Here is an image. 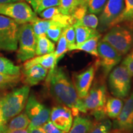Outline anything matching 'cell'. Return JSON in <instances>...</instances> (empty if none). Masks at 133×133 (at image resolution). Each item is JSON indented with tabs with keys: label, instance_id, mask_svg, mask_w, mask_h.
<instances>
[{
	"label": "cell",
	"instance_id": "cell-15",
	"mask_svg": "<svg viewBox=\"0 0 133 133\" xmlns=\"http://www.w3.org/2000/svg\"><path fill=\"white\" fill-rule=\"evenodd\" d=\"M23 74L26 85L34 86L45 79L48 75V70L40 65H35L23 70Z\"/></svg>",
	"mask_w": 133,
	"mask_h": 133
},
{
	"label": "cell",
	"instance_id": "cell-37",
	"mask_svg": "<svg viewBox=\"0 0 133 133\" xmlns=\"http://www.w3.org/2000/svg\"><path fill=\"white\" fill-rule=\"evenodd\" d=\"M6 124L7 123L4 120L3 117V114L1 109V105H0V133H5L6 128Z\"/></svg>",
	"mask_w": 133,
	"mask_h": 133
},
{
	"label": "cell",
	"instance_id": "cell-30",
	"mask_svg": "<svg viewBox=\"0 0 133 133\" xmlns=\"http://www.w3.org/2000/svg\"><path fill=\"white\" fill-rule=\"evenodd\" d=\"M21 75H10L0 74V88H6L14 86L21 79Z\"/></svg>",
	"mask_w": 133,
	"mask_h": 133
},
{
	"label": "cell",
	"instance_id": "cell-6",
	"mask_svg": "<svg viewBox=\"0 0 133 133\" xmlns=\"http://www.w3.org/2000/svg\"><path fill=\"white\" fill-rule=\"evenodd\" d=\"M36 36L30 23L20 25L19 30V49L17 57L21 62H25L36 55Z\"/></svg>",
	"mask_w": 133,
	"mask_h": 133
},
{
	"label": "cell",
	"instance_id": "cell-39",
	"mask_svg": "<svg viewBox=\"0 0 133 133\" xmlns=\"http://www.w3.org/2000/svg\"><path fill=\"white\" fill-rule=\"evenodd\" d=\"M20 1H23V0H0V4H6V3L17 2Z\"/></svg>",
	"mask_w": 133,
	"mask_h": 133
},
{
	"label": "cell",
	"instance_id": "cell-26",
	"mask_svg": "<svg viewBox=\"0 0 133 133\" xmlns=\"http://www.w3.org/2000/svg\"><path fill=\"white\" fill-rule=\"evenodd\" d=\"M0 74L19 75H21V68L15 65L12 62L7 58L0 56Z\"/></svg>",
	"mask_w": 133,
	"mask_h": 133
},
{
	"label": "cell",
	"instance_id": "cell-25",
	"mask_svg": "<svg viewBox=\"0 0 133 133\" xmlns=\"http://www.w3.org/2000/svg\"><path fill=\"white\" fill-rule=\"evenodd\" d=\"M89 0H59V8L64 15L71 16L73 12L79 5L87 4Z\"/></svg>",
	"mask_w": 133,
	"mask_h": 133
},
{
	"label": "cell",
	"instance_id": "cell-21",
	"mask_svg": "<svg viewBox=\"0 0 133 133\" xmlns=\"http://www.w3.org/2000/svg\"><path fill=\"white\" fill-rule=\"evenodd\" d=\"M75 31L76 46L79 45L81 43L90 39L91 38L100 34L97 30L91 29L86 26L74 25Z\"/></svg>",
	"mask_w": 133,
	"mask_h": 133
},
{
	"label": "cell",
	"instance_id": "cell-12",
	"mask_svg": "<svg viewBox=\"0 0 133 133\" xmlns=\"http://www.w3.org/2000/svg\"><path fill=\"white\" fill-rule=\"evenodd\" d=\"M115 130L129 133L133 130V91L123 104L119 115L114 121Z\"/></svg>",
	"mask_w": 133,
	"mask_h": 133
},
{
	"label": "cell",
	"instance_id": "cell-5",
	"mask_svg": "<svg viewBox=\"0 0 133 133\" xmlns=\"http://www.w3.org/2000/svg\"><path fill=\"white\" fill-rule=\"evenodd\" d=\"M109 87L112 95L123 99L129 94L131 77L123 65L116 66L109 74Z\"/></svg>",
	"mask_w": 133,
	"mask_h": 133
},
{
	"label": "cell",
	"instance_id": "cell-40",
	"mask_svg": "<svg viewBox=\"0 0 133 133\" xmlns=\"http://www.w3.org/2000/svg\"><path fill=\"white\" fill-rule=\"evenodd\" d=\"M5 133H28V131L26 129H22V130H16V131H8Z\"/></svg>",
	"mask_w": 133,
	"mask_h": 133
},
{
	"label": "cell",
	"instance_id": "cell-27",
	"mask_svg": "<svg viewBox=\"0 0 133 133\" xmlns=\"http://www.w3.org/2000/svg\"><path fill=\"white\" fill-rule=\"evenodd\" d=\"M74 25L96 29L99 25V18L96 14L88 12L81 19L76 21Z\"/></svg>",
	"mask_w": 133,
	"mask_h": 133
},
{
	"label": "cell",
	"instance_id": "cell-19",
	"mask_svg": "<svg viewBox=\"0 0 133 133\" xmlns=\"http://www.w3.org/2000/svg\"><path fill=\"white\" fill-rule=\"evenodd\" d=\"M36 39V56H41L54 52V43L47 37L46 34L37 36Z\"/></svg>",
	"mask_w": 133,
	"mask_h": 133
},
{
	"label": "cell",
	"instance_id": "cell-20",
	"mask_svg": "<svg viewBox=\"0 0 133 133\" xmlns=\"http://www.w3.org/2000/svg\"><path fill=\"white\" fill-rule=\"evenodd\" d=\"M30 123V121L25 112L19 114L13 117L9 123L6 124V132L26 129L29 127Z\"/></svg>",
	"mask_w": 133,
	"mask_h": 133
},
{
	"label": "cell",
	"instance_id": "cell-38",
	"mask_svg": "<svg viewBox=\"0 0 133 133\" xmlns=\"http://www.w3.org/2000/svg\"><path fill=\"white\" fill-rule=\"evenodd\" d=\"M28 133H46L42 126L39 127H28L27 129Z\"/></svg>",
	"mask_w": 133,
	"mask_h": 133
},
{
	"label": "cell",
	"instance_id": "cell-18",
	"mask_svg": "<svg viewBox=\"0 0 133 133\" xmlns=\"http://www.w3.org/2000/svg\"><path fill=\"white\" fill-rule=\"evenodd\" d=\"M93 124V122L88 117L76 116L73 121L72 125L66 133H88Z\"/></svg>",
	"mask_w": 133,
	"mask_h": 133
},
{
	"label": "cell",
	"instance_id": "cell-9",
	"mask_svg": "<svg viewBox=\"0 0 133 133\" xmlns=\"http://www.w3.org/2000/svg\"><path fill=\"white\" fill-rule=\"evenodd\" d=\"M124 9V0H108L99 17L97 31L104 32L117 25Z\"/></svg>",
	"mask_w": 133,
	"mask_h": 133
},
{
	"label": "cell",
	"instance_id": "cell-2",
	"mask_svg": "<svg viewBox=\"0 0 133 133\" xmlns=\"http://www.w3.org/2000/svg\"><path fill=\"white\" fill-rule=\"evenodd\" d=\"M29 93L30 86L25 85L13 89L4 97L0 98V105L3 117L6 123L21 114L24 110Z\"/></svg>",
	"mask_w": 133,
	"mask_h": 133
},
{
	"label": "cell",
	"instance_id": "cell-8",
	"mask_svg": "<svg viewBox=\"0 0 133 133\" xmlns=\"http://www.w3.org/2000/svg\"><path fill=\"white\" fill-rule=\"evenodd\" d=\"M19 26L10 17L0 15V49L7 51L17 49Z\"/></svg>",
	"mask_w": 133,
	"mask_h": 133
},
{
	"label": "cell",
	"instance_id": "cell-32",
	"mask_svg": "<svg viewBox=\"0 0 133 133\" xmlns=\"http://www.w3.org/2000/svg\"><path fill=\"white\" fill-rule=\"evenodd\" d=\"M108 0H89L88 3V12L96 15L100 14Z\"/></svg>",
	"mask_w": 133,
	"mask_h": 133
},
{
	"label": "cell",
	"instance_id": "cell-23",
	"mask_svg": "<svg viewBox=\"0 0 133 133\" xmlns=\"http://www.w3.org/2000/svg\"><path fill=\"white\" fill-rule=\"evenodd\" d=\"M30 24L32 25L33 31H34L36 37L38 36L46 34V31L51 26L56 24H61V23L58 22L57 21H52V20L41 19L38 17L37 18V19H36L35 21L33 22L32 23H30ZM65 27H66V26H65Z\"/></svg>",
	"mask_w": 133,
	"mask_h": 133
},
{
	"label": "cell",
	"instance_id": "cell-3",
	"mask_svg": "<svg viewBox=\"0 0 133 133\" xmlns=\"http://www.w3.org/2000/svg\"><path fill=\"white\" fill-rule=\"evenodd\" d=\"M102 40L109 43L122 56L127 54L133 47V29L116 25L109 30Z\"/></svg>",
	"mask_w": 133,
	"mask_h": 133
},
{
	"label": "cell",
	"instance_id": "cell-17",
	"mask_svg": "<svg viewBox=\"0 0 133 133\" xmlns=\"http://www.w3.org/2000/svg\"><path fill=\"white\" fill-rule=\"evenodd\" d=\"M123 102L121 99L115 97H109L105 105V112L106 116L112 119H116L119 115Z\"/></svg>",
	"mask_w": 133,
	"mask_h": 133
},
{
	"label": "cell",
	"instance_id": "cell-14",
	"mask_svg": "<svg viewBox=\"0 0 133 133\" xmlns=\"http://www.w3.org/2000/svg\"><path fill=\"white\" fill-rule=\"evenodd\" d=\"M95 71L96 65L95 66H89L75 76L74 86L79 99H83L90 90L95 75Z\"/></svg>",
	"mask_w": 133,
	"mask_h": 133
},
{
	"label": "cell",
	"instance_id": "cell-11",
	"mask_svg": "<svg viewBox=\"0 0 133 133\" xmlns=\"http://www.w3.org/2000/svg\"><path fill=\"white\" fill-rule=\"evenodd\" d=\"M98 64L101 66L104 75L107 76L121 62L122 55L106 41L101 40L97 45Z\"/></svg>",
	"mask_w": 133,
	"mask_h": 133
},
{
	"label": "cell",
	"instance_id": "cell-13",
	"mask_svg": "<svg viewBox=\"0 0 133 133\" xmlns=\"http://www.w3.org/2000/svg\"><path fill=\"white\" fill-rule=\"evenodd\" d=\"M50 120L61 130L68 132L74 121L71 110L62 105L53 107L51 110Z\"/></svg>",
	"mask_w": 133,
	"mask_h": 133
},
{
	"label": "cell",
	"instance_id": "cell-10",
	"mask_svg": "<svg viewBox=\"0 0 133 133\" xmlns=\"http://www.w3.org/2000/svg\"><path fill=\"white\" fill-rule=\"evenodd\" d=\"M25 108V114L30 121L29 127L43 126L50 120L51 110L41 104L33 94L29 96Z\"/></svg>",
	"mask_w": 133,
	"mask_h": 133
},
{
	"label": "cell",
	"instance_id": "cell-7",
	"mask_svg": "<svg viewBox=\"0 0 133 133\" xmlns=\"http://www.w3.org/2000/svg\"><path fill=\"white\" fill-rule=\"evenodd\" d=\"M0 15L10 17L19 25L32 23L38 18L32 8L23 1L0 4Z\"/></svg>",
	"mask_w": 133,
	"mask_h": 133
},
{
	"label": "cell",
	"instance_id": "cell-35",
	"mask_svg": "<svg viewBox=\"0 0 133 133\" xmlns=\"http://www.w3.org/2000/svg\"><path fill=\"white\" fill-rule=\"evenodd\" d=\"M121 65L127 69L131 76H133V51H131L124 57Z\"/></svg>",
	"mask_w": 133,
	"mask_h": 133
},
{
	"label": "cell",
	"instance_id": "cell-29",
	"mask_svg": "<svg viewBox=\"0 0 133 133\" xmlns=\"http://www.w3.org/2000/svg\"><path fill=\"white\" fill-rule=\"evenodd\" d=\"M112 126V122L109 119H104L97 121L95 124L93 123L88 133H110Z\"/></svg>",
	"mask_w": 133,
	"mask_h": 133
},
{
	"label": "cell",
	"instance_id": "cell-31",
	"mask_svg": "<svg viewBox=\"0 0 133 133\" xmlns=\"http://www.w3.org/2000/svg\"><path fill=\"white\" fill-rule=\"evenodd\" d=\"M65 28L66 27H65L64 26H63L61 24L54 25L51 26L48 30L46 33V35L49 39L54 41V43H56L59 39L63 31Z\"/></svg>",
	"mask_w": 133,
	"mask_h": 133
},
{
	"label": "cell",
	"instance_id": "cell-16",
	"mask_svg": "<svg viewBox=\"0 0 133 133\" xmlns=\"http://www.w3.org/2000/svg\"><path fill=\"white\" fill-rule=\"evenodd\" d=\"M59 61L54 52L38 56L37 57H34L25 61L24 64V69H28L35 65H40L48 70H52L56 67Z\"/></svg>",
	"mask_w": 133,
	"mask_h": 133
},
{
	"label": "cell",
	"instance_id": "cell-33",
	"mask_svg": "<svg viewBox=\"0 0 133 133\" xmlns=\"http://www.w3.org/2000/svg\"><path fill=\"white\" fill-rule=\"evenodd\" d=\"M64 31L67 42L68 50L74 51V48L76 46L75 31L74 25H70L66 27L65 29H64Z\"/></svg>",
	"mask_w": 133,
	"mask_h": 133
},
{
	"label": "cell",
	"instance_id": "cell-24",
	"mask_svg": "<svg viewBox=\"0 0 133 133\" xmlns=\"http://www.w3.org/2000/svg\"><path fill=\"white\" fill-rule=\"evenodd\" d=\"M31 5V8L36 14H39L48 8L59 6V0H25Z\"/></svg>",
	"mask_w": 133,
	"mask_h": 133
},
{
	"label": "cell",
	"instance_id": "cell-36",
	"mask_svg": "<svg viewBox=\"0 0 133 133\" xmlns=\"http://www.w3.org/2000/svg\"><path fill=\"white\" fill-rule=\"evenodd\" d=\"M42 127L46 133H66L56 127L51 120L46 122Z\"/></svg>",
	"mask_w": 133,
	"mask_h": 133
},
{
	"label": "cell",
	"instance_id": "cell-4",
	"mask_svg": "<svg viewBox=\"0 0 133 133\" xmlns=\"http://www.w3.org/2000/svg\"><path fill=\"white\" fill-rule=\"evenodd\" d=\"M82 101L86 113L91 111L97 121L105 119V105L107 101V89L104 84H94Z\"/></svg>",
	"mask_w": 133,
	"mask_h": 133
},
{
	"label": "cell",
	"instance_id": "cell-22",
	"mask_svg": "<svg viewBox=\"0 0 133 133\" xmlns=\"http://www.w3.org/2000/svg\"><path fill=\"white\" fill-rule=\"evenodd\" d=\"M101 37V34L93 36L90 39H88L87 41H84V43H81L79 45L75 46L74 50H79V51H84V52L89 53L92 56L98 57L97 45Z\"/></svg>",
	"mask_w": 133,
	"mask_h": 133
},
{
	"label": "cell",
	"instance_id": "cell-34",
	"mask_svg": "<svg viewBox=\"0 0 133 133\" xmlns=\"http://www.w3.org/2000/svg\"><path fill=\"white\" fill-rule=\"evenodd\" d=\"M57 42V46L54 51V54L56 56V57L58 58V59L60 60L69 51L68 50L67 42H66L65 35L64 31H63L62 35H61V37H60Z\"/></svg>",
	"mask_w": 133,
	"mask_h": 133
},
{
	"label": "cell",
	"instance_id": "cell-28",
	"mask_svg": "<svg viewBox=\"0 0 133 133\" xmlns=\"http://www.w3.org/2000/svg\"><path fill=\"white\" fill-rule=\"evenodd\" d=\"M124 22H133V0H124V9L118 19L117 25Z\"/></svg>",
	"mask_w": 133,
	"mask_h": 133
},
{
	"label": "cell",
	"instance_id": "cell-1",
	"mask_svg": "<svg viewBox=\"0 0 133 133\" xmlns=\"http://www.w3.org/2000/svg\"><path fill=\"white\" fill-rule=\"evenodd\" d=\"M46 81L50 93L55 101L70 108L73 115L76 116L79 112L86 113L74 84L62 68L56 66L54 69L49 70Z\"/></svg>",
	"mask_w": 133,
	"mask_h": 133
}]
</instances>
